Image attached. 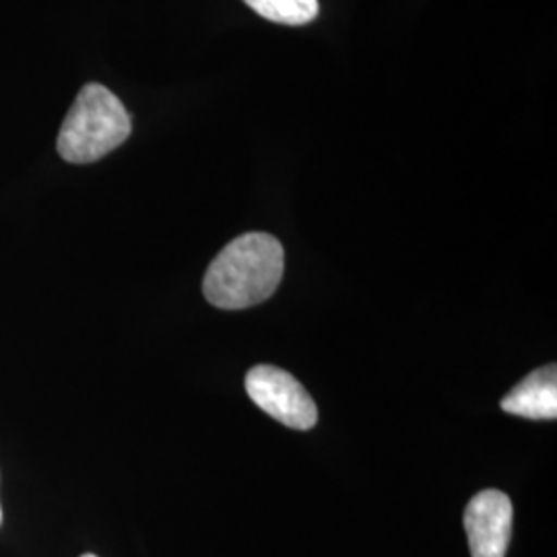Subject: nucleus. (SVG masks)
<instances>
[{
    "instance_id": "3",
    "label": "nucleus",
    "mask_w": 557,
    "mask_h": 557,
    "mask_svg": "<svg viewBox=\"0 0 557 557\" xmlns=\"http://www.w3.org/2000/svg\"><path fill=\"white\" fill-rule=\"evenodd\" d=\"M246 393L264 413L294 430H310L319 409L308 391L289 372L275 366H257L246 376Z\"/></svg>"
},
{
    "instance_id": "2",
    "label": "nucleus",
    "mask_w": 557,
    "mask_h": 557,
    "mask_svg": "<svg viewBox=\"0 0 557 557\" xmlns=\"http://www.w3.org/2000/svg\"><path fill=\"white\" fill-rule=\"evenodd\" d=\"M131 116L122 101L100 83L85 85L60 126V158L69 163H94L128 139Z\"/></svg>"
},
{
    "instance_id": "6",
    "label": "nucleus",
    "mask_w": 557,
    "mask_h": 557,
    "mask_svg": "<svg viewBox=\"0 0 557 557\" xmlns=\"http://www.w3.org/2000/svg\"><path fill=\"white\" fill-rule=\"evenodd\" d=\"M257 15L283 25H306L319 17V0H244Z\"/></svg>"
},
{
    "instance_id": "8",
    "label": "nucleus",
    "mask_w": 557,
    "mask_h": 557,
    "mask_svg": "<svg viewBox=\"0 0 557 557\" xmlns=\"http://www.w3.org/2000/svg\"><path fill=\"white\" fill-rule=\"evenodd\" d=\"M81 557H98V556H94V554H85V556H81Z\"/></svg>"
},
{
    "instance_id": "7",
    "label": "nucleus",
    "mask_w": 557,
    "mask_h": 557,
    "mask_svg": "<svg viewBox=\"0 0 557 557\" xmlns=\"http://www.w3.org/2000/svg\"><path fill=\"white\" fill-rule=\"evenodd\" d=\"M0 524H2V506H0Z\"/></svg>"
},
{
    "instance_id": "1",
    "label": "nucleus",
    "mask_w": 557,
    "mask_h": 557,
    "mask_svg": "<svg viewBox=\"0 0 557 557\" xmlns=\"http://www.w3.org/2000/svg\"><path fill=\"white\" fill-rule=\"evenodd\" d=\"M285 271V252L275 236L252 232L230 242L211 262L202 292L221 310H242L271 298Z\"/></svg>"
},
{
    "instance_id": "4",
    "label": "nucleus",
    "mask_w": 557,
    "mask_h": 557,
    "mask_svg": "<svg viewBox=\"0 0 557 557\" xmlns=\"http://www.w3.org/2000/svg\"><path fill=\"white\" fill-rule=\"evenodd\" d=\"M512 502L498 490H485L465 508V531L473 557H506L512 537Z\"/></svg>"
},
{
    "instance_id": "5",
    "label": "nucleus",
    "mask_w": 557,
    "mask_h": 557,
    "mask_svg": "<svg viewBox=\"0 0 557 557\" xmlns=\"http://www.w3.org/2000/svg\"><path fill=\"white\" fill-rule=\"evenodd\" d=\"M502 409L510 416L527 419L557 418V370L554 363L543 366L517 384L504 400Z\"/></svg>"
}]
</instances>
